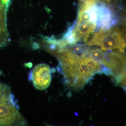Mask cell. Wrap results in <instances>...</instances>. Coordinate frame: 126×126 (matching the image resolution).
Returning a JSON list of instances; mask_svg holds the SVG:
<instances>
[{
	"label": "cell",
	"mask_w": 126,
	"mask_h": 126,
	"mask_svg": "<svg viewBox=\"0 0 126 126\" xmlns=\"http://www.w3.org/2000/svg\"><path fill=\"white\" fill-rule=\"evenodd\" d=\"M79 1H90L94 2H103L109 3L111 2V0H79Z\"/></svg>",
	"instance_id": "7"
},
{
	"label": "cell",
	"mask_w": 126,
	"mask_h": 126,
	"mask_svg": "<svg viewBox=\"0 0 126 126\" xmlns=\"http://www.w3.org/2000/svg\"><path fill=\"white\" fill-rule=\"evenodd\" d=\"M108 59L107 68L112 72V76L118 85L126 86V56L118 52H105Z\"/></svg>",
	"instance_id": "4"
},
{
	"label": "cell",
	"mask_w": 126,
	"mask_h": 126,
	"mask_svg": "<svg viewBox=\"0 0 126 126\" xmlns=\"http://www.w3.org/2000/svg\"><path fill=\"white\" fill-rule=\"evenodd\" d=\"M10 3L11 0H0V50L10 42L7 16Z\"/></svg>",
	"instance_id": "6"
},
{
	"label": "cell",
	"mask_w": 126,
	"mask_h": 126,
	"mask_svg": "<svg viewBox=\"0 0 126 126\" xmlns=\"http://www.w3.org/2000/svg\"><path fill=\"white\" fill-rule=\"evenodd\" d=\"M42 49L58 59L66 85L74 90H80L94 75L86 62V55L74 53L64 48L41 43Z\"/></svg>",
	"instance_id": "1"
},
{
	"label": "cell",
	"mask_w": 126,
	"mask_h": 126,
	"mask_svg": "<svg viewBox=\"0 0 126 126\" xmlns=\"http://www.w3.org/2000/svg\"><path fill=\"white\" fill-rule=\"evenodd\" d=\"M29 80L38 90H44L50 86L51 81V71L50 66L45 63L37 64L29 74Z\"/></svg>",
	"instance_id": "5"
},
{
	"label": "cell",
	"mask_w": 126,
	"mask_h": 126,
	"mask_svg": "<svg viewBox=\"0 0 126 126\" xmlns=\"http://www.w3.org/2000/svg\"><path fill=\"white\" fill-rule=\"evenodd\" d=\"M85 45L99 46L103 50H117L125 53L126 42L122 29L115 25L95 32Z\"/></svg>",
	"instance_id": "3"
},
{
	"label": "cell",
	"mask_w": 126,
	"mask_h": 126,
	"mask_svg": "<svg viewBox=\"0 0 126 126\" xmlns=\"http://www.w3.org/2000/svg\"><path fill=\"white\" fill-rule=\"evenodd\" d=\"M9 86L0 83V126H27Z\"/></svg>",
	"instance_id": "2"
}]
</instances>
